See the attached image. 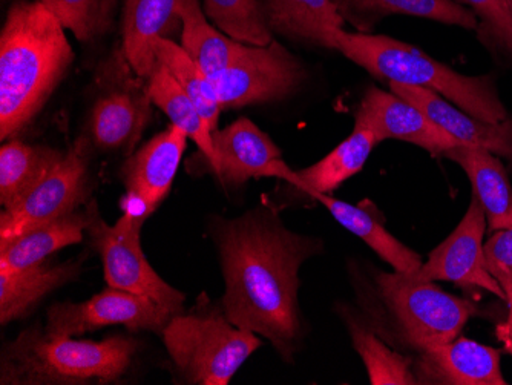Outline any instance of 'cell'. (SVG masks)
<instances>
[{
    "label": "cell",
    "mask_w": 512,
    "mask_h": 385,
    "mask_svg": "<svg viewBox=\"0 0 512 385\" xmlns=\"http://www.w3.org/2000/svg\"><path fill=\"white\" fill-rule=\"evenodd\" d=\"M212 241L224 278L220 303L235 326L272 344L292 364L304 344L299 307V270L321 254L324 243L290 231L270 205L249 209L240 217H215Z\"/></svg>",
    "instance_id": "cell-1"
},
{
    "label": "cell",
    "mask_w": 512,
    "mask_h": 385,
    "mask_svg": "<svg viewBox=\"0 0 512 385\" xmlns=\"http://www.w3.org/2000/svg\"><path fill=\"white\" fill-rule=\"evenodd\" d=\"M65 28L40 0H17L0 33V139L27 128L73 65Z\"/></svg>",
    "instance_id": "cell-2"
},
{
    "label": "cell",
    "mask_w": 512,
    "mask_h": 385,
    "mask_svg": "<svg viewBox=\"0 0 512 385\" xmlns=\"http://www.w3.org/2000/svg\"><path fill=\"white\" fill-rule=\"evenodd\" d=\"M137 353L138 341L131 335L92 341L53 335L36 324L2 347L0 384H119L131 372Z\"/></svg>",
    "instance_id": "cell-3"
},
{
    "label": "cell",
    "mask_w": 512,
    "mask_h": 385,
    "mask_svg": "<svg viewBox=\"0 0 512 385\" xmlns=\"http://www.w3.org/2000/svg\"><path fill=\"white\" fill-rule=\"evenodd\" d=\"M327 48L388 82L431 89L483 122L509 119L493 77L457 73L419 48L393 37L347 33L342 28L330 33Z\"/></svg>",
    "instance_id": "cell-4"
},
{
    "label": "cell",
    "mask_w": 512,
    "mask_h": 385,
    "mask_svg": "<svg viewBox=\"0 0 512 385\" xmlns=\"http://www.w3.org/2000/svg\"><path fill=\"white\" fill-rule=\"evenodd\" d=\"M365 321L394 349L422 353L450 343L462 333L477 306L454 297L413 274L382 272L373 274L368 290Z\"/></svg>",
    "instance_id": "cell-5"
},
{
    "label": "cell",
    "mask_w": 512,
    "mask_h": 385,
    "mask_svg": "<svg viewBox=\"0 0 512 385\" xmlns=\"http://www.w3.org/2000/svg\"><path fill=\"white\" fill-rule=\"evenodd\" d=\"M160 336L178 381L191 385L229 384L263 346L261 336L235 326L207 293L177 313Z\"/></svg>",
    "instance_id": "cell-6"
},
{
    "label": "cell",
    "mask_w": 512,
    "mask_h": 385,
    "mask_svg": "<svg viewBox=\"0 0 512 385\" xmlns=\"http://www.w3.org/2000/svg\"><path fill=\"white\" fill-rule=\"evenodd\" d=\"M149 83L138 76L123 47L115 48L94 74L88 137L94 149L134 154L152 119Z\"/></svg>",
    "instance_id": "cell-7"
},
{
    "label": "cell",
    "mask_w": 512,
    "mask_h": 385,
    "mask_svg": "<svg viewBox=\"0 0 512 385\" xmlns=\"http://www.w3.org/2000/svg\"><path fill=\"white\" fill-rule=\"evenodd\" d=\"M85 209L86 235L92 249L102 258L106 284L149 297L171 312H183L186 295L166 283L146 260L140 237L145 218L125 211L114 226H109L100 214L96 198H91Z\"/></svg>",
    "instance_id": "cell-8"
},
{
    "label": "cell",
    "mask_w": 512,
    "mask_h": 385,
    "mask_svg": "<svg viewBox=\"0 0 512 385\" xmlns=\"http://www.w3.org/2000/svg\"><path fill=\"white\" fill-rule=\"evenodd\" d=\"M94 146L82 135L66 149L62 162L13 209L0 214V243L79 211L91 200Z\"/></svg>",
    "instance_id": "cell-9"
},
{
    "label": "cell",
    "mask_w": 512,
    "mask_h": 385,
    "mask_svg": "<svg viewBox=\"0 0 512 385\" xmlns=\"http://www.w3.org/2000/svg\"><path fill=\"white\" fill-rule=\"evenodd\" d=\"M306 79V68L284 45H247L240 57L211 77L221 109L263 105L292 96Z\"/></svg>",
    "instance_id": "cell-10"
},
{
    "label": "cell",
    "mask_w": 512,
    "mask_h": 385,
    "mask_svg": "<svg viewBox=\"0 0 512 385\" xmlns=\"http://www.w3.org/2000/svg\"><path fill=\"white\" fill-rule=\"evenodd\" d=\"M177 313L149 297L106 287L83 303H56L46 312L45 330L53 335L82 336L103 327L161 335Z\"/></svg>",
    "instance_id": "cell-11"
},
{
    "label": "cell",
    "mask_w": 512,
    "mask_h": 385,
    "mask_svg": "<svg viewBox=\"0 0 512 385\" xmlns=\"http://www.w3.org/2000/svg\"><path fill=\"white\" fill-rule=\"evenodd\" d=\"M488 221L473 195L467 212L450 237L428 255L414 277L425 281H450L465 289H483L506 301L505 292L486 266L485 237Z\"/></svg>",
    "instance_id": "cell-12"
},
{
    "label": "cell",
    "mask_w": 512,
    "mask_h": 385,
    "mask_svg": "<svg viewBox=\"0 0 512 385\" xmlns=\"http://www.w3.org/2000/svg\"><path fill=\"white\" fill-rule=\"evenodd\" d=\"M188 140L183 129L169 125L126 158L120 169L129 203L125 211L148 220L171 192Z\"/></svg>",
    "instance_id": "cell-13"
},
{
    "label": "cell",
    "mask_w": 512,
    "mask_h": 385,
    "mask_svg": "<svg viewBox=\"0 0 512 385\" xmlns=\"http://www.w3.org/2000/svg\"><path fill=\"white\" fill-rule=\"evenodd\" d=\"M217 160L212 171L224 185L238 188L252 178L275 177L292 183L296 171L287 166L281 149L252 120L241 117L214 132Z\"/></svg>",
    "instance_id": "cell-14"
},
{
    "label": "cell",
    "mask_w": 512,
    "mask_h": 385,
    "mask_svg": "<svg viewBox=\"0 0 512 385\" xmlns=\"http://www.w3.org/2000/svg\"><path fill=\"white\" fill-rule=\"evenodd\" d=\"M355 122L375 134L376 140H401L413 143L433 155H445L462 146L447 131L440 128L422 109L408 100L371 86L365 93Z\"/></svg>",
    "instance_id": "cell-15"
},
{
    "label": "cell",
    "mask_w": 512,
    "mask_h": 385,
    "mask_svg": "<svg viewBox=\"0 0 512 385\" xmlns=\"http://www.w3.org/2000/svg\"><path fill=\"white\" fill-rule=\"evenodd\" d=\"M500 356L499 349L457 336L450 343L417 353L413 372L417 384L506 385Z\"/></svg>",
    "instance_id": "cell-16"
},
{
    "label": "cell",
    "mask_w": 512,
    "mask_h": 385,
    "mask_svg": "<svg viewBox=\"0 0 512 385\" xmlns=\"http://www.w3.org/2000/svg\"><path fill=\"white\" fill-rule=\"evenodd\" d=\"M391 93L413 103L440 128L465 146L485 149L512 163V119L500 123L483 122L457 108L431 89L390 82Z\"/></svg>",
    "instance_id": "cell-17"
},
{
    "label": "cell",
    "mask_w": 512,
    "mask_h": 385,
    "mask_svg": "<svg viewBox=\"0 0 512 385\" xmlns=\"http://www.w3.org/2000/svg\"><path fill=\"white\" fill-rule=\"evenodd\" d=\"M183 0H125L122 47L138 76L149 79L158 62L152 51L157 39H172L181 31Z\"/></svg>",
    "instance_id": "cell-18"
},
{
    "label": "cell",
    "mask_w": 512,
    "mask_h": 385,
    "mask_svg": "<svg viewBox=\"0 0 512 385\" xmlns=\"http://www.w3.org/2000/svg\"><path fill=\"white\" fill-rule=\"evenodd\" d=\"M82 267V260H45L11 274H0V324L8 326L27 318L46 295L79 280Z\"/></svg>",
    "instance_id": "cell-19"
},
{
    "label": "cell",
    "mask_w": 512,
    "mask_h": 385,
    "mask_svg": "<svg viewBox=\"0 0 512 385\" xmlns=\"http://www.w3.org/2000/svg\"><path fill=\"white\" fill-rule=\"evenodd\" d=\"M451 158L473 185V195L485 211L488 229H512V186L500 157L474 146H457L445 154Z\"/></svg>",
    "instance_id": "cell-20"
},
{
    "label": "cell",
    "mask_w": 512,
    "mask_h": 385,
    "mask_svg": "<svg viewBox=\"0 0 512 385\" xmlns=\"http://www.w3.org/2000/svg\"><path fill=\"white\" fill-rule=\"evenodd\" d=\"M86 226L88 214L83 206L82 211L71 212L20 237L0 243V274L36 266L65 247L80 243L85 238Z\"/></svg>",
    "instance_id": "cell-21"
},
{
    "label": "cell",
    "mask_w": 512,
    "mask_h": 385,
    "mask_svg": "<svg viewBox=\"0 0 512 385\" xmlns=\"http://www.w3.org/2000/svg\"><path fill=\"white\" fill-rule=\"evenodd\" d=\"M376 143L378 140L375 134L361 123L355 122L352 134L330 154L325 155L315 165L296 171L289 188L310 198L315 194H332L344 181L362 171Z\"/></svg>",
    "instance_id": "cell-22"
},
{
    "label": "cell",
    "mask_w": 512,
    "mask_h": 385,
    "mask_svg": "<svg viewBox=\"0 0 512 385\" xmlns=\"http://www.w3.org/2000/svg\"><path fill=\"white\" fill-rule=\"evenodd\" d=\"M66 151L7 140L0 149V205L13 209L62 162Z\"/></svg>",
    "instance_id": "cell-23"
},
{
    "label": "cell",
    "mask_w": 512,
    "mask_h": 385,
    "mask_svg": "<svg viewBox=\"0 0 512 385\" xmlns=\"http://www.w3.org/2000/svg\"><path fill=\"white\" fill-rule=\"evenodd\" d=\"M312 200L321 203L341 226L361 238L371 251H375L396 272L413 274L421 269L424 263L421 255L411 251L410 247L391 235L382 223H379L375 212H371L367 206L350 205L325 194H315Z\"/></svg>",
    "instance_id": "cell-24"
},
{
    "label": "cell",
    "mask_w": 512,
    "mask_h": 385,
    "mask_svg": "<svg viewBox=\"0 0 512 385\" xmlns=\"http://www.w3.org/2000/svg\"><path fill=\"white\" fill-rule=\"evenodd\" d=\"M270 30L327 48L330 33L344 28L335 0H263Z\"/></svg>",
    "instance_id": "cell-25"
},
{
    "label": "cell",
    "mask_w": 512,
    "mask_h": 385,
    "mask_svg": "<svg viewBox=\"0 0 512 385\" xmlns=\"http://www.w3.org/2000/svg\"><path fill=\"white\" fill-rule=\"evenodd\" d=\"M180 20L181 48L209 77L223 71L246 50V43L230 39L207 19L200 0H183Z\"/></svg>",
    "instance_id": "cell-26"
},
{
    "label": "cell",
    "mask_w": 512,
    "mask_h": 385,
    "mask_svg": "<svg viewBox=\"0 0 512 385\" xmlns=\"http://www.w3.org/2000/svg\"><path fill=\"white\" fill-rule=\"evenodd\" d=\"M341 316L352 338L353 349L364 362L370 384H417L413 372V358L402 355L393 346H388L385 339L348 307H342Z\"/></svg>",
    "instance_id": "cell-27"
},
{
    "label": "cell",
    "mask_w": 512,
    "mask_h": 385,
    "mask_svg": "<svg viewBox=\"0 0 512 385\" xmlns=\"http://www.w3.org/2000/svg\"><path fill=\"white\" fill-rule=\"evenodd\" d=\"M148 83L152 103L165 112L166 117L171 120V125L183 129L188 134L189 139L200 149L207 165L212 168L217 160L214 132L201 116L191 97L184 93L183 88L160 63L149 77Z\"/></svg>",
    "instance_id": "cell-28"
},
{
    "label": "cell",
    "mask_w": 512,
    "mask_h": 385,
    "mask_svg": "<svg viewBox=\"0 0 512 385\" xmlns=\"http://www.w3.org/2000/svg\"><path fill=\"white\" fill-rule=\"evenodd\" d=\"M152 51L157 62L166 68L175 82L183 88L184 93L191 97L211 131L217 132L218 120L223 109L218 102L211 77L207 76L203 68L181 48L180 43L172 39L154 40Z\"/></svg>",
    "instance_id": "cell-29"
},
{
    "label": "cell",
    "mask_w": 512,
    "mask_h": 385,
    "mask_svg": "<svg viewBox=\"0 0 512 385\" xmlns=\"http://www.w3.org/2000/svg\"><path fill=\"white\" fill-rule=\"evenodd\" d=\"M204 14L230 39L255 47L273 40L263 0H201Z\"/></svg>",
    "instance_id": "cell-30"
},
{
    "label": "cell",
    "mask_w": 512,
    "mask_h": 385,
    "mask_svg": "<svg viewBox=\"0 0 512 385\" xmlns=\"http://www.w3.org/2000/svg\"><path fill=\"white\" fill-rule=\"evenodd\" d=\"M348 7L373 14H405L424 17L440 24L465 30H479L480 22L473 11L456 0H344Z\"/></svg>",
    "instance_id": "cell-31"
},
{
    "label": "cell",
    "mask_w": 512,
    "mask_h": 385,
    "mask_svg": "<svg viewBox=\"0 0 512 385\" xmlns=\"http://www.w3.org/2000/svg\"><path fill=\"white\" fill-rule=\"evenodd\" d=\"M79 42H94L114 24L119 0H40Z\"/></svg>",
    "instance_id": "cell-32"
},
{
    "label": "cell",
    "mask_w": 512,
    "mask_h": 385,
    "mask_svg": "<svg viewBox=\"0 0 512 385\" xmlns=\"http://www.w3.org/2000/svg\"><path fill=\"white\" fill-rule=\"evenodd\" d=\"M473 11L486 37L512 54V16L503 0H456Z\"/></svg>",
    "instance_id": "cell-33"
},
{
    "label": "cell",
    "mask_w": 512,
    "mask_h": 385,
    "mask_svg": "<svg viewBox=\"0 0 512 385\" xmlns=\"http://www.w3.org/2000/svg\"><path fill=\"white\" fill-rule=\"evenodd\" d=\"M486 266L505 292H512V229H500L485 243Z\"/></svg>",
    "instance_id": "cell-34"
},
{
    "label": "cell",
    "mask_w": 512,
    "mask_h": 385,
    "mask_svg": "<svg viewBox=\"0 0 512 385\" xmlns=\"http://www.w3.org/2000/svg\"><path fill=\"white\" fill-rule=\"evenodd\" d=\"M497 338L500 339L503 343V347H505L506 352L509 353V355L512 356V335L511 333L505 332V330L500 329V327H497L496 329Z\"/></svg>",
    "instance_id": "cell-35"
},
{
    "label": "cell",
    "mask_w": 512,
    "mask_h": 385,
    "mask_svg": "<svg viewBox=\"0 0 512 385\" xmlns=\"http://www.w3.org/2000/svg\"><path fill=\"white\" fill-rule=\"evenodd\" d=\"M506 303H508L509 307V316L508 321L505 324H500V329L505 330V332L511 333L512 335V292L509 293L508 298H506Z\"/></svg>",
    "instance_id": "cell-36"
},
{
    "label": "cell",
    "mask_w": 512,
    "mask_h": 385,
    "mask_svg": "<svg viewBox=\"0 0 512 385\" xmlns=\"http://www.w3.org/2000/svg\"><path fill=\"white\" fill-rule=\"evenodd\" d=\"M503 2H505L506 7L512 4V0H503Z\"/></svg>",
    "instance_id": "cell-37"
},
{
    "label": "cell",
    "mask_w": 512,
    "mask_h": 385,
    "mask_svg": "<svg viewBox=\"0 0 512 385\" xmlns=\"http://www.w3.org/2000/svg\"><path fill=\"white\" fill-rule=\"evenodd\" d=\"M508 10H509V13H511V16H512V4L508 5Z\"/></svg>",
    "instance_id": "cell-38"
}]
</instances>
